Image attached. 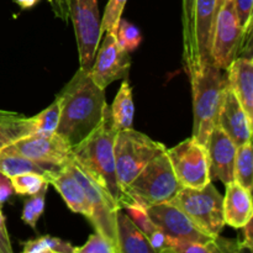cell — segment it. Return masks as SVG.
Listing matches in <instances>:
<instances>
[{"label":"cell","mask_w":253,"mask_h":253,"mask_svg":"<svg viewBox=\"0 0 253 253\" xmlns=\"http://www.w3.org/2000/svg\"><path fill=\"white\" fill-rule=\"evenodd\" d=\"M58 95L61 119L56 132L73 150L103 121L108 108L105 89L96 85L90 69L79 68Z\"/></svg>","instance_id":"obj_1"},{"label":"cell","mask_w":253,"mask_h":253,"mask_svg":"<svg viewBox=\"0 0 253 253\" xmlns=\"http://www.w3.org/2000/svg\"><path fill=\"white\" fill-rule=\"evenodd\" d=\"M118 130L115 128L109 106L103 121L83 142L72 150L74 160L86 174L111 198L119 210L135 204L121 189L118 180L114 156V142Z\"/></svg>","instance_id":"obj_2"},{"label":"cell","mask_w":253,"mask_h":253,"mask_svg":"<svg viewBox=\"0 0 253 253\" xmlns=\"http://www.w3.org/2000/svg\"><path fill=\"white\" fill-rule=\"evenodd\" d=\"M193 91V136L207 147L208 138L217 126L220 106L227 88L225 69L205 62L188 74Z\"/></svg>","instance_id":"obj_3"},{"label":"cell","mask_w":253,"mask_h":253,"mask_svg":"<svg viewBox=\"0 0 253 253\" xmlns=\"http://www.w3.org/2000/svg\"><path fill=\"white\" fill-rule=\"evenodd\" d=\"M182 188L166 150L143 167L126 188L125 193L135 203L148 208L170 202Z\"/></svg>","instance_id":"obj_4"},{"label":"cell","mask_w":253,"mask_h":253,"mask_svg":"<svg viewBox=\"0 0 253 253\" xmlns=\"http://www.w3.org/2000/svg\"><path fill=\"white\" fill-rule=\"evenodd\" d=\"M167 150L147 135L131 128L118 131L114 142V156L119 184L125 192L136 175L152 158ZM127 195V194H126Z\"/></svg>","instance_id":"obj_5"},{"label":"cell","mask_w":253,"mask_h":253,"mask_svg":"<svg viewBox=\"0 0 253 253\" xmlns=\"http://www.w3.org/2000/svg\"><path fill=\"white\" fill-rule=\"evenodd\" d=\"M170 203L179 208L200 230L212 239L219 236L224 229L222 195L212 182L199 189L183 187Z\"/></svg>","instance_id":"obj_6"},{"label":"cell","mask_w":253,"mask_h":253,"mask_svg":"<svg viewBox=\"0 0 253 253\" xmlns=\"http://www.w3.org/2000/svg\"><path fill=\"white\" fill-rule=\"evenodd\" d=\"M74 177L81 183L82 188L86 195L89 205H90V215L88 220L96 232L103 235L108 239L115 247H118V239H116V214L118 207L111 200V198L86 174L85 170L78 165L74 160L73 155L66 163ZM119 250V247H118ZM120 253V252H119Z\"/></svg>","instance_id":"obj_7"},{"label":"cell","mask_w":253,"mask_h":253,"mask_svg":"<svg viewBox=\"0 0 253 253\" xmlns=\"http://www.w3.org/2000/svg\"><path fill=\"white\" fill-rule=\"evenodd\" d=\"M68 16L73 22L79 52V68L90 69L101 39L98 0H71Z\"/></svg>","instance_id":"obj_8"},{"label":"cell","mask_w":253,"mask_h":253,"mask_svg":"<svg viewBox=\"0 0 253 253\" xmlns=\"http://www.w3.org/2000/svg\"><path fill=\"white\" fill-rule=\"evenodd\" d=\"M245 36L237 20L232 0H222L212 34L210 59L214 66L226 71L242 51Z\"/></svg>","instance_id":"obj_9"},{"label":"cell","mask_w":253,"mask_h":253,"mask_svg":"<svg viewBox=\"0 0 253 253\" xmlns=\"http://www.w3.org/2000/svg\"><path fill=\"white\" fill-rule=\"evenodd\" d=\"M167 155L175 177L183 187L199 189L211 182L207 147L194 137L167 150Z\"/></svg>","instance_id":"obj_10"},{"label":"cell","mask_w":253,"mask_h":253,"mask_svg":"<svg viewBox=\"0 0 253 253\" xmlns=\"http://www.w3.org/2000/svg\"><path fill=\"white\" fill-rule=\"evenodd\" d=\"M1 151L19 153L46 165L63 167L72 157V147L57 132L30 133L7 145Z\"/></svg>","instance_id":"obj_11"},{"label":"cell","mask_w":253,"mask_h":253,"mask_svg":"<svg viewBox=\"0 0 253 253\" xmlns=\"http://www.w3.org/2000/svg\"><path fill=\"white\" fill-rule=\"evenodd\" d=\"M105 39L95 54L90 68V76L96 85L106 89L113 82L127 78L131 66L130 53L121 48L116 37V30L106 31Z\"/></svg>","instance_id":"obj_12"},{"label":"cell","mask_w":253,"mask_h":253,"mask_svg":"<svg viewBox=\"0 0 253 253\" xmlns=\"http://www.w3.org/2000/svg\"><path fill=\"white\" fill-rule=\"evenodd\" d=\"M147 212L153 224L170 239L193 242H208L212 240V237L200 230L188 215L170 202L148 207Z\"/></svg>","instance_id":"obj_13"},{"label":"cell","mask_w":253,"mask_h":253,"mask_svg":"<svg viewBox=\"0 0 253 253\" xmlns=\"http://www.w3.org/2000/svg\"><path fill=\"white\" fill-rule=\"evenodd\" d=\"M221 2L222 0H197L195 1L194 26H193V46H194L193 71H195L205 62H211L210 49H211L212 34H214L215 21H216L217 11L221 6Z\"/></svg>","instance_id":"obj_14"},{"label":"cell","mask_w":253,"mask_h":253,"mask_svg":"<svg viewBox=\"0 0 253 253\" xmlns=\"http://www.w3.org/2000/svg\"><path fill=\"white\" fill-rule=\"evenodd\" d=\"M207 151L211 182L212 179L220 180L225 185L234 182L237 146L219 126H215L210 132L207 142Z\"/></svg>","instance_id":"obj_15"},{"label":"cell","mask_w":253,"mask_h":253,"mask_svg":"<svg viewBox=\"0 0 253 253\" xmlns=\"http://www.w3.org/2000/svg\"><path fill=\"white\" fill-rule=\"evenodd\" d=\"M252 124L236 94L227 84L217 116V126L227 133L236 146H241L251 141Z\"/></svg>","instance_id":"obj_16"},{"label":"cell","mask_w":253,"mask_h":253,"mask_svg":"<svg viewBox=\"0 0 253 253\" xmlns=\"http://www.w3.org/2000/svg\"><path fill=\"white\" fill-rule=\"evenodd\" d=\"M227 84L236 94L253 123V62L251 56H237L226 69Z\"/></svg>","instance_id":"obj_17"},{"label":"cell","mask_w":253,"mask_h":253,"mask_svg":"<svg viewBox=\"0 0 253 253\" xmlns=\"http://www.w3.org/2000/svg\"><path fill=\"white\" fill-rule=\"evenodd\" d=\"M222 212L225 225L241 229L253 217L251 192L234 182L226 184V193L222 197Z\"/></svg>","instance_id":"obj_18"},{"label":"cell","mask_w":253,"mask_h":253,"mask_svg":"<svg viewBox=\"0 0 253 253\" xmlns=\"http://www.w3.org/2000/svg\"><path fill=\"white\" fill-rule=\"evenodd\" d=\"M47 180H48L49 184L56 188L57 192L61 194V197L66 202L67 207L72 211L84 215L88 219L89 215H90V205H89L81 183L77 180L68 166L64 165L58 170L49 174L47 177Z\"/></svg>","instance_id":"obj_19"},{"label":"cell","mask_w":253,"mask_h":253,"mask_svg":"<svg viewBox=\"0 0 253 253\" xmlns=\"http://www.w3.org/2000/svg\"><path fill=\"white\" fill-rule=\"evenodd\" d=\"M116 239L120 253H156L142 231L123 210L116 214Z\"/></svg>","instance_id":"obj_20"},{"label":"cell","mask_w":253,"mask_h":253,"mask_svg":"<svg viewBox=\"0 0 253 253\" xmlns=\"http://www.w3.org/2000/svg\"><path fill=\"white\" fill-rule=\"evenodd\" d=\"M124 210L131 217V220L135 222L136 226L142 231V234L148 240L151 247L155 250L156 253L169 252L170 246L173 244V239L167 236L160 227L153 224L151 217L148 216L147 208L138 204V203H135V204L125 208Z\"/></svg>","instance_id":"obj_21"},{"label":"cell","mask_w":253,"mask_h":253,"mask_svg":"<svg viewBox=\"0 0 253 253\" xmlns=\"http://www.w3.org/2000/svg\"><path fill=\"white\" fill-rule=\"evenodd\" d=\"M59 168L62 167H56V166L36 162V161L24 157V156L19 155V153L0 151V173H2V174H5L9 178L29 172L42 174L47 178L49 174L58 170Z\"/></svg>","instance_id":"obj_22"},{"label":"cell","mask_w":253,"mask_h":253,"mask_svg":"<svg viewBox=\"0 0 253 253\" xmlns=\"http://www.w3.org/2000/svg\"><path fill=\"white\" fill-rule=\"evenodd\" d=\"M34 132L32 119L15 111L0 114V151L14 141Z\"/></svg>","instance_id":"obj_23"},{"label":"cell","mask_w":253,"mask_h":253,"mask_svg":"<svg viewBox=\"0 0 253 253\" xmlns=\"http://www.w3.org/2000/svg\"><path fill=\"white\" fill-rule=\"evenodd\" d=\"M109 109H110V115L116 130L120 131L132 127L135 105H133L132 99V89L126 78L121 83L120 89L113 101V105Z\"/></svg>","instance_id":"obj_24"},{"label":"cell","mask_w":253,"mask_h":253,"mask_svg":"<svg viewBox=\"0 0 253 253\" xmlns=\"http://www.w3.org/2000/svg\"><path fill=\"white\" fill-rule=\"evenodd\" d=\"M197 0H183V61L187 73L194 68V46H193V26Z\"/></svg>","instance_id":"obj_25"},{"label":"cell","mask_w":253,"mask_h":253,"mask_svg":"<svg viewBox=\"0 0 253 253\" xmlns=\"http://www.w3.org/2000/svg\"><path fill=\"white\" fill-rule=\"evenodd\" d=\"M234 180L252 193L253 187V153L251 141L237 146L235 158Z\"/></svg>","instance_id":"obj_26"},{"label":"cell","mask_w":253,"mask_h":253,"mask_svg":"<svg viewBox=\"0 0 253 253\" xmlns=\"http://www.w3.org/2000/svg\"><path fill=\"white\" fill-rule=\"evenodd\" d=\"M34 133H53L58 127L61 119V98L59 95L53 100V103L47 106L44 110L32 116Z\"/></svg>","instance_id":"obj_27"},{"label":"cell","mask_w":253,"mask_h":253,"mask_svg":"<svg viewBox=\"0 0 253 253\" xmlns=\"http://www.w3.org/2000/svg\"><path fill=\"white\" fill-rule=\"evenodd\" d=\"M22 251L25 253H74V247L71 242L46 235L25 242Z\"/></svg>","instance_id":"obj_28"},{"label":"cell","mask_w":253,"mask_h":253,"mask_svg":"<svg viewBox=\"0 0 253 253\" xmlns=\"http://www.w3.org/2000/svg\"><path fill=\"white\" fill-rule=\"evenodd\" d=\"M10 180H11L14 193L19 195H27V197L36 194L44 184L48 183L44 175L37 174L34 172L14 175V177L10 178Z\"/></svg>","instance_id":"obj_29"},{"label":"cell","mask_w":253,"mask_h":253,"mask_svg":"<svg viewBox=\"0 0 253 253\" xmlns=\"http://www.w3.org/2000/svg\"><path fill=\"white\" fill-rule=\"evenodd\" d=\"M48 183L44 184L36 194L30 195L29 199L25 202L24 208H22L21 219L26 225L31 227H36L37 221L43 214L44 210V198H46L47 189H48Z\"/></svg>","instance_id":"obj_30"},{"label":"cell","mask_w":253,"mask_h":253,"mask_svg":"<svg viewBox=\"0 0 253 253\" xmlns=\"http://www.w3.org/2000/svg\"><path fill=\"white\" fill-rule=\"evenodd\" d=\"M116 37H118V42L121 48L125 49L128 53L135 51L142 41V36H141V32L137 29V26H135L123 17L120 19L118 27H116Z\"/></svg>","instance_id":"obj_31"},{"label":"cell","mask_w":253,"mask_h":253,"mask_svg":"<svg viewBox=\"0 0 253 253\" xmlns=\"http://www.w3.org/2000/svg\"><path fill=\"white\" fill-rule=\"evenodd\" d=\"M127 0H109L105 7V12L100 21L101 35L106 31L116 30L119 21L123 17L124 7H125Z\"/></svg>","instance_id":"obj_32"},{"label":"cell","mask_w":253,"mask_h":253,"mask_svg":"<svg viewBox=\"0 0 253 253\" xmlns=\"http://www.w3.org/2000/svg\"><path fill=\"white\" fill-rule=\"evenodd\" d=\"M74 253H119V250L103 235L95 231L83 246L74 247Z\"/></svg>","instance_id":"obj_33"},{"label":"cell","mask_w":253,"mask_h":253,"mask_svg":"<svg viewBox=\"0 0 253 253\" xmlns=\"http://www.w3.org/2000/svg\"><path fill=\"white\" fill-rule=\"evenodd\" d=\"M232 2H234L235 12H236L237 20L244 32L245 41H246V37L250 36L252 30L253 0H232Z\"/></svg>","instance_id":"obj_34"},{"label":"cell","mask_w":253,"mask_h":253,"mask_svg":"<svg viewBox=\"0 0 253 253\" xmlns=\"http://www.w3.org/2000/svg\"><path fill=\"white\" fill-rule=\"evenodd\" d=\"M11 252H12L11 242H10L4 216H2L1 209H0V253H11Z\"/></svg>","instance_id":"obj_35"},{"label":"cell","mask_w":253,"mask_h":253,"mask_svg":"<svg viewBox=\"0 0 253 253\" xmlns=\"http://www.w3.org/2000/svg\"><path fill=\"white\" fill-rule=\"evenodd\" d=\"M12 193H14V189H12L10 178L0 173V205L4 204L11 197Z\"/></svg>","instance_id":"obj_36"},{"label":"cell","mask_w":253,"mask_h":253,"mask_svg":"<svg viewBox=\"0 0 253 253\" xmlns=\"http://www.w3.org/2000/svg\"><path fill=\"white\" fill-rule=\"evenodd\" d=\"M48 1L51 2L52 7H53V11L54 14L57 15V17H61V19L63 20L69 19L68 9L71 0H48Z\"/></svg>","instance_id":"obj_37"},{"label":"cell","mask_w":253,"mask_h":253,"mask_svg":"<svg viewBox=\"0 0 253 253\" xmlns=\"http://www.w3.org/2000/svg\"><path fill=\"white\" fill-rule=\"evenodd\" d=\"M244 230V241L240 242L242 246V249H247L250 251L253 250V240H252V234H253V219L250 220L247 224H245V226L241 227Z\"/></svg>","instance_id":"obj_38"},{"label":"cell","mask_w":253,"mask_h":253,"mask_svg":"<svg viewBox=\"0 0 253 253\" xmlns=\"http://www.w3.org/2000/svg\"><path fill=\"white\" fill-rule=\"evenodd\" d=\"M37 1H39V0H15V2H16L19 6H21L22 9H29V7L34 6Z\"/></svg>","instance_id":"obj_39"},{"label":"cell","mask_w":253,"mask_h":253,"mask_svg":"<svg viewBox=\"0 0 253 253\" xmlns=\"http://www.w3.org/2000/svg\"><path fill=\"white\" fill-rule=\"evenodd\" d=\"M4 111L5 110H1V109H0V114H2V113H4Z\"/></svg>","instance_id":"obj_40"}]
</instances>
